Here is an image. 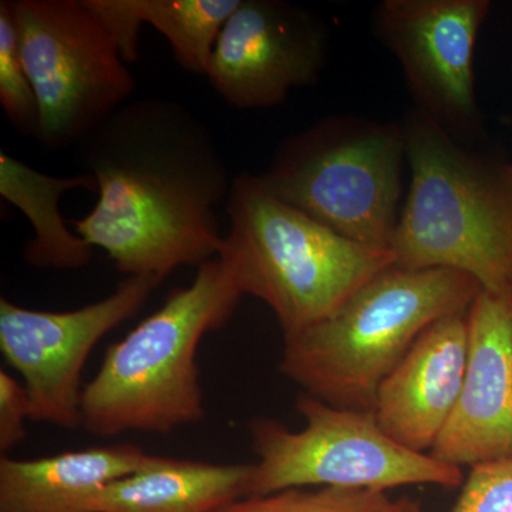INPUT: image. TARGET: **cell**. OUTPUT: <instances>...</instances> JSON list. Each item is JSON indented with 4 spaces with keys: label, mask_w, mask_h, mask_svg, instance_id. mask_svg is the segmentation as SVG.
Wrapping results in <instances>:
<instances>
[{
    "label": "cell",
    "mask_w": 512,
    "mask_h": 512,
    "mask_svg": "<svg viewBox=\"0 0 512 512\" xmlns=\"http://www.w3.org/2000/svg\"><path fill=\"white\" fill-rule=\"evenodd\" d=\"M73 150L99 198L70 227L121 274L164 279L218 258L217 208L232 183L214 134L194 111L158 97L130 101Z\"/></svg>",
    "instance_id": "6da1fadb"
},
{
    "label": "cell",
    "mask_w": 512,
    "mask_h": 512,
    "mask_svg": "<svg viewBox=\"0 0 512 512\" xmlns=\"http://www.w3.org/2000/svg\"><path fill=\"white\" fill-rule=\"evenodd\" d=\"M403 130L412 180L390 242L394 265L512 289V163L467 150L417 109Z\"/></svg>",
    "instance_id": "7a4b0ae2"
},
{
    "label": "cell",
    "mask_w": 512,
    "mask_h": 512,
    "mask_svg": "<svg viewBox=\"0 0 512 512\" xmlns=\"http://www.w3.org/2000/svg\"><path fill=\"white\" fill-rule=\"evenodd\" d=\"M480 289L453 269L389 266L328 318L285 336L279 370L330 406L373 412L380 384L421 333L467 312Z\"/></svg>",
    "instance_id": "3957f363"
},
{
    "label": "cell",
    "mask_w": 512,
    "mask_h": 512,
    "mask_svg": "<svg viewBox=\"0 0 512 512\" xmlns=\"http://www.w3.org/2000/svg\"><path fill=\"white\" fill-rule=\"evenodd\" d=\"M242 295L220 259L175 289L153 315L107 349L83 387L82 427L99 437L170 433L205 416L197 350L231 318Z\"/></svg>",
    "instance_id": "277c9868"
},
{
    "label": "cell",
    "mask_w": 512,
    "mask_h": 512,
    "mask_svg": "<svg viewBox=\"0 0 512 512\" xmlns=\"http://www.w3.org/2000/svg\"><path fill=\"white\" fill-rule=\"evenodd\" d=\"M227 212L218 259L242 296L272 309L285 336L328 318L394 265L390 248L343 237L276 198L259 175L232 180Z\"/></svg>",
    "instance_id": "5b68a950"
},
{
    "label": "cell",
    "mask_w": 512,
    "mask_h": 512,
    "mask_svg": "<svg viewBox=\"0 0 512 512\" xmlns=\"http://www.w3.org/2000/svg\"><path fill=\"white\" fill-rule=\"evenodd\" d=\"M404 158L403 124L335 116L285 140L259 178L343 237L389 248L402 211Z\"/></svg>",
    "instance_id": "8992f818"
},
{
    "label": "cell",
    "mask_w": 512,
    "mask_h": 512,
    "mask_svg": "<svg viewBox=\"0 0 512 512\" xmlns=\"http://www.w3.org/2000/svg\"><path fill=\"white\" fill-rule=\"evenodd\" d=\"M296 409L306 421L301 431L269 417L249 424L259 458L249 495L311 485L387 493L404 485L457 488L464 483L463 468L397 443L373 412L330 406L306 393Z\"/></svg>",
    "instance_id": "52a82bcc"
},
{
    "label": "cell",
    "mask_w": 512,
    "mask_h": 512,
    "mask_svg": "<svg viewBox=\"0 0 512 512\" xmlns=\"http://www.w3.org/2000/svg\"><path fill=\"white\" fill-rule=\"evenodd\" d=\"M20 52L39 106L36 140L76 147L128 103L136 79L87 0H18Z\"/></svg>",
    "instance_id": "ba28073f"
},
{
    "label": "cell",
    "mask_w": 512,
    "mask_h": 512,
    "mask_svg": "<svg viewBox=\"0 0 512 512\" xmlns=\"http://www.w3.org/2000/svg\"><path fill=\"white\" fill-rule=\"evenodd\" d=\"M163 279L127 276L99 302L67 312L26 309L0 299V350L25 380L30 419L82 426V370L94 346L147 302Z\"/></svg>",
    "instance_id": "9c48e42d"
},
{
    "label": "cell",
    "mask_w": 512,
    "mask_h": 512,
    "mask_svg": "<svg viewBox=\"0 0 512 512\" xmlns=\"http://www.w3.org/2000/svg\"><path fill=\"white\" fill-rule=\"evenodd\" d=\"M488 0H383L373 29L402 66L417 110L456 140L480 131L476 93L478 33Z\"/></svg>",
    "instance_id": "30bf717a"
},
{
    "label": "cell",
    "mask_w": 512,
    "mask_h": 512,
    "mask_svg": "<svg viewBox=\"0 0 512 512\" xmlns=\"http://www.w3.org/2000/svg\"><path fill=\"white\" fill-rule=\"evenodd\" d=\"M326 55L328 32L308 10L241 0L218 36L207 77L232 107L268 109L318 82Z\"/></svg>",
    "instance_id": "8fae6325"
},
{
    "label": "cell",
    "mask_w": 512,
    "mask_h": 512,
    "mask_svg": "<svg viewBox=\"0 0 512 512\" xmlns=\"http://www.w3.org/2000/svg\"><path fill=\"white\" fill-rule=\"evenodd\" d=\"M467 319L463 389L430 451L460 468L512 457V289L481 288Z\"/></svg>",
    "instance_id": "7c38bea8"
},
{
    "label": "cell",
    "mask_w": 512,
    "mask_h": 512,
    "mask_svg": "<svg viewBox=\"0 0 512 512\" xmlns=\"http://www.w3.org/2000/svg\"><path fill=\"white\" fill-rule=\"evenodd\" d=\"M467 312L430 325L380 384L373 413L404 447L430 453L456 409L466 376Z\"/></svg>",
    "instance_id": "4fadbf2b"
},
{
    "label": "cell",
    "mask_w": 512,
    "mask_h": 512,
    "mask_svg": "<svg viewBox=\"0 0 512 512\" xmlns=\"http://www.w3.org/2000/svg\"><path fill=\"white\" fill-rule=\"evenodd\" d=\"M160 460L133 444L84 448L36 460L2 456L0 512H80L107 484Z\"/></svg>",
    "instance_id": "5bb4252c"
},
{
    "label": "cell",
    "mask_w": 512,
    "mask_h": 512,
    "mask_svg": "<svg viewBox=\"0 0 512 512\" xmlns=\"http://www.w3.org/2000/svg\"><path fill=\"white\" fill-rule=\"evenodd\" d=\"M254 464L161 457L101 488L80 512H214L249 497Z\"/></svg>",
    "instance_id": "9a60e30c"
},
{
    "label": "cell",
    "mask_w": 512,
    "mask_h": 512,
    "mask_svg": "<svg viewBox=\"0 0 512 512\" xmlns=\"http://www.w3.org/2000/svg\"><path fill=\"white\" fill-rule=\"evenodd\" d=\"M116 39L124 60L136 62L141 25L167 37L184 69L207 76L212 52L241 0H87Z\"/></svg>",
    "instance_id": "2e32d148"
},
{
    "label": "cell",
    "mask_w": 512,
    "mask_h": 512,
    "mask_svg": "<svg viewBox=\"0 0 512 512\" xmlns=\"http://www.w3.org/2000/svg\"><path fill=\"white\" fill-rule=\"evenodd\" d=\"M86 188L97 192L92 175L53 177L0 151V194L20 208L35 229V237L25 248V259L33 268L80 269L92 261L93 247L60 214L64 192Z\"/></svg>",
    "instance_id": "e0dca14e"
},
{
    "label": "cell",
    "mask_w": 512,
    "mask_h": 512,
    "mask_svg": "<svg viewBox=\"0 0 512 512\" xmlns=\"http://www.w3.org/2000/svg\"><path fill=\"white\" fill-rule=\"evenodd\" d=\"M0 104L20 134L36 138L39 106L20 52L12 0L0 2Z\"/></svg>",
    "instance_id": "ac0fdd59"
},
{
    "label": "cell",
    "mask_w": 512,
    "mask_h": 512,
    "mask_svg": "<svg viewBox=\"0 0 512 512\" xmlns=\"http://www.w3.org/2000/svg\"><path fill=\"white\" fill-rule=\"evenodd\" d=\"M387 493L346 488H302L268 495H249L214 512H393Z\"/></svg>",
    "instance_id": "d6986e66"
},
{
    "label": "cell",
    "mask_w": 512,
    "mask_h": 512,
    "mask_svg": "<svg viewBox=\"0 0 512 512\" xmlns=\"http://www.w3.org/2000/svg\"><path fill=\"white\" fill-rule=\"evenodd\" d=\"M450 512H512V457L471 467Z\"/></svg>",
    "instance_id": "ffe728a7"
},
{
    "label": "cell",
    "mask_w": 512,
    "mask_h": 512,
    "mask_svg": "<svg viewBox=\"0 0 512 512\" xmlns=\"http://www.w3.org/2000/svg\"><path fill=\"white\" fill-rule=\"evenodd\" d=\"M30 419V404L25 384L6 370H0V453L6 456L26 437L25 420Z\"/></svg>",
    "instance_id": "44dd1931"
},
{
    "label": "cell",
    "mask_w": 512,
    "mask_h": 512,
    "mask_svg": "<svg viewBox=\"0 0 512 512\" xmlns=\"http://www.w3.org/2000/svg\"><path fill=\"white\" fill-rule=\"evenodd\" d=\"M393 512H426L421 507L419 501L414 500L412 497H404L399 498V500H394V508Z\"/></svg>",
    "instance_id": "7402d4cb"
}]
</instances>
